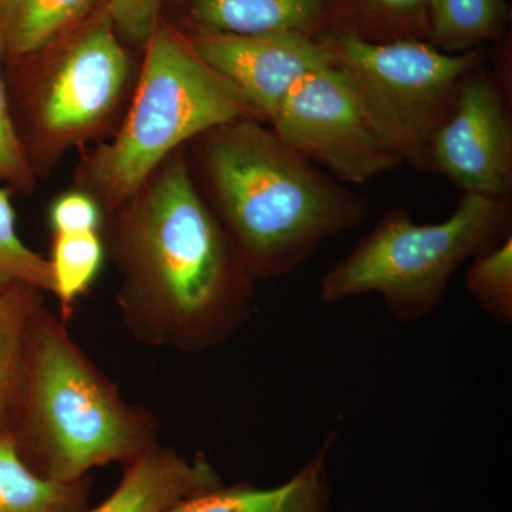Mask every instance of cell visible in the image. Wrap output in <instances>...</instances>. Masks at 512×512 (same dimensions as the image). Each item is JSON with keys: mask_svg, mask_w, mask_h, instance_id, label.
Masks as SVG:
<instances>
[{"mask_svg": "<svg viewBox=\"0 0 512 512\" xmlns=\"http://www.w3.org/2000/svg\"><path fill=\"white\" fill-rule=\"evenodd\" d=\"M43 293L28 284L0 285V439L12 436L25 402L30 343Z\"/></svg>", "mask_w": 512, "mask_h": 512, "instance_id": "14", "label": "cell"}, {"mask_svg": "<svg viewBox=\"0 0 512 512\" xmlns=\"http://www.w3.org/2000/svg\"><path fill=\"white\" fill-rule=\"evenodd\" d=\"M336 433L291 480L278 487L238 483L187 498L165 512H326L329 504L326 460Z\"/></svg>", "mask_w": 512, "mask_h": 512, "instance_id": "13", "label": "cell"}, {"mask_svg": "<svg viewBox=\"0 0 512 512\" xmlns=\"http://www.w3.org/2000/svg\"><path fill=\"white\" fill-rule=\"evenodd\" d=\"M268 124L299 156L343 184L369 183L403 165L335 64L296 82Z\"/></svg>", "mask_w": 512, "mask_h": 512, "instance_id": "7", "label": "cell"}, {"mask_svg": "<svg viewBox=\"0 0 512 512\" xmlns=\"http://www.w3.org/2000/svg\"><path fill=\"white\" fill-rule=\"evenodd\" d=\"M467 291L481 309L503 325L512 322V234L471 259Z\"/></svg>", "mask_w": 512, "mask_h": 512, "instance_id": "20", "label": "cell"}, {"mask_svg": "<svg viewBox=\"0 0 512 512\" xmlns=\"http://www.w3.org/2000/svg\"><path fill=\"white\" fill-rule=\"evenodd\" d=\"M511 202L463 194L436 224H417L409 211L392 208L322 276L319 298L339 303L376 293L397 322L427 319L458 268L512 234Z\"/></svg>", "mask_w": 512, "mask_h": 512, "instance_id": "5", "label": "cell"}, {"mask_svg": "<svg viewBox=\"0 0 512 512\" xmlns=\"http://www.w3.org/2000/svg\"><path fill=\"white\" fill-rule=\"evenodd\" d=\"M239 119L259 120L237 89L198 56L188 37L158 23L126 120L90 160L94 190L107 210H116L133 200L184 143Z\"/></svg>", "mask_w": 512, "mask_h": 512, "instance_id": "4", "label": "cell"}, {"mask_svg": "<svg viewBox=\"0 0 512 512\" xmlns=\"http://www.w3.org/2000/svg\"><path fill=\"white\" fill-rule=\"evenodd\" d=\"M96 0H0L3 56L22 59L42 52Z\"/></svg>", "mask_w": 512, "mask_h": 512, "instance_id": "16", "label": "cell"}, {"mask_svg": "<svg viewBox=\"0 0 512 512\" xmlns=\"http://www.w3.org/2000/svg\"><path fill=\"white\" fill-rule=\"evenodd\" d=\"M123 272L117 302L138 343L198 355L227 343L251 318L255 279L183 153L110 229Z\"/></svg>", "mask_w": 512, "mask_h": 512, "instance_id": "1", "label": "cell"}, {"mask_svg": "<svg viewBox=\"0 0 512 512\" xmlns=\"http://www.w3.org/2000/svg\"><path fill=\"white\" fill-rule=\"evenodd\" d=\"M190 16L200 32L319 39L330 19V0H192Z\"/></svg>", "mask_w": 512, "mask_h": 512, "instance_id": "12", "label": "cell"}, {"mask_svg": "<svg viewBox=\"0 0 512 512\" xmlns=\"http://www.w3.org/2000/svg\"><path fill=\"white\" fill-rule=\"evenodd\" d=\"M202 137L208 205L255 281L291 275L323 241L369 217L367 198L316 170L264 121H231Z\"/></svg>", "mask_w": 512, "mask_h": 512, "instance_id": "2", "label": "cell"}, {"mask_svg": "<svg viewBox=\"0 0 512 512\" xmlns=\"http://www.w3.org/2000/svg\"><path fill=\"white\" fill-rule=\"evenodd\" d=\"M369 8L390 20H406L419 15L423 10L429 12L430 0H365Z\"/></svg>", "mask_w": 512, "mask_h": 512, "instance_id": "24", "label": "cell"}, {"mask_svg": "<svg viewBox=\"0 0 512 512\" xmlns=\"http://www.w3.org/2000/svg\"><path fill=\"white\" fill-rule=\"evenodd\" d=\"M220 485V474L204 454L187 458L157 444L124 466L116 490L103 503L84 512H165Z\"/></svg>", "mask_w": 512, "mask_h": 512, "instance_id": "11", "label": "cell"}, {"mask_svg": "<svg viewBox=\"0 0 512 512\" xmlns=\"http://www.w3.org/2000/svg\"><path fill=\"white\" fill-rule=\"evenodd\" d=\"M511 82L483 64L464 79L457 104L430 146V173L463 194L512 197Z\"/></svg>", "mask_w": 512, "mask_h": 512, "instance_id": "8", "label": "cell"}, {"mask_svg": "<svg viewBox=\"0 0 512 512\" xmlns=\"http://www.w3.org/2000/svg\"><path fill=\"white\" fill-rule=\"evenodd\" d=\"M106 254V245L99 232L55 235L52 265L55 293L62 305L63 319L72 315L74 305L92 288L99 276Z\"/></svg>", "mask_w": 512, "mask_h": 512, "instance_id": "18", "label": "cell"}, {"mask_svg": "<svg viewBox=\"0 0 512 512\" xmlns=\"http://www.w3.org/2000/svg\"><path fill=\"white\" fill-rule=\"evenodd\" d=\"M507 16L505 0H430L429 43L447 53L476 50L504 32Z\"/></svg>", "mask_w": 512, "mask_h": 512, "instance_id": "17", "label": "cell"}, {"mask_svg": "<svg viewBox=\"0 0 512 512\" xmlns=\"http://www.w3.org/2000/svg\"><path fill=\"white\" fill-rule=\"evenodd\" d=\"M352 84L370 123L402 164L429 171L434 134L456 107L478 50L447 53L427 40L372 42L352 33L320 37Z\"/></svg>", "mask_w": 512, "mask_h": 512, "instance_id": "6", "label": "cell"}, {"mask_svg": "<svg viewBox=\"0 0 512 512\" xmlns=\"http://www.w3.org/2000/svg\"><path fill=\"white\" fill-rule=\"evenodd\" d=\"M49 221L55 235L99 232L101 227L99 202L83 192H69L52 205Z\"/></svg>", "mask_w": 512, "mask_h": 512, "instance_id": "23", "label": "cell"}, {"mask_svg": "<svg viewBox=\"0 0 512 512\" xmlns=\"http://www.w3.org/2000/svg\"><path fill=\"white\" fill-rule=\"evenodd\" d=\"M90 494L92 477L63 483L36 476L9 437L0 439V512H84Z\"/></svg>", "mask_w": 512, "mask_h": 512, "instance_id": "15", "label": "cell"}, {"mask_svg": "<svg viewBox=\"0 0 512 512\" xmlns=\"http://www.w3.org/2000/svg\"><path fill=\"white\" fill-rule=\"evenodd\" d=\"M165 0H106V15L121 35L147 45L158 23Z\"/></svg>", "mask_w": 512, "mask_h": 512, "instance_id": "22", "label": "cell"}, {"mask_svg": "<svg viewBox=\"0 0 512 512\" xmlns=\"http://www.w3.org/2000/svg\"><path fill=\"white\" fill-rule=\"evenodd\" d=\"M188 39L198 56L231 83L266 124L296 82L335 64L328 43L315 37L198 32Z\"/></svg>", "mask_w": 512, "mask_h": 512, "instance_id": "10", "label": "cell"}, {"mask_svg": "<svg viewBox=\"0 0 512 512\" xmlns=\"http://www.w3.org/2000/svg\"><path fill=\"white\" fill-rule=\"evenodd\" d=\"M3 50L0 43V184L26 190L32 174L22 138L10 110L8 90L2 72Z\"/></svg>", "mask_w": 512, "mask_h": 512, "instance_id": "21", "label": "cell"}, {"mask_svg": "<svg viewBox=\"0 0 512 512\" xmlns=\"http://www.w3.org/2000/svg\"><path fill=\"white\" fill-rule=\"evenodd\" d=\"M9 192L8 188L0 187V285L20 282L53 295L52 265L20 238Z\"/></svg>", "mask_w": 512, "mask_h": 512, "instance_id": "19", "label": "cell"}, {"mask_svg": "<svg viewBox=\"0 0 512 512\" xmlns=\"http://www.w3.org/2000/svg\"><path fill=\"white\" fill-rule=\"evenodd\" d=\"M130 62L109 16L84 30L37 86L32 116L37 131L70 143L92 131L119 103Z\"/></svg>", "mask_w": 512, "mask_h": 512, "instance_id": "9", "label": "cell"}, {"mask_svg": "<svg viewBox=\"0 0 512 512\" xmlns=\"http://www.w3.org/2000/svg\"><path fill=\"white\" fill-rule=\"evenodd\" d=\"M151 410L127 402L46 306L33 325L25 402L9 437L36 476L76 481L160 444Z\"/></svg>", "mask_w": 512, "mask_h": 512, "instance_id": "3", "label": "cell"}]
</instances>
